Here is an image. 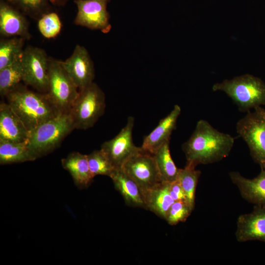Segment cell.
Wrapping results in <instances>:
<instances>
[{
    "label": "cell",
    "instance_id": "1",
    "mask_svg": "<svg viewBox=\"0 0 265 265\" xmlns=\"http://www.w3.org/2000/svg\"><path fill=\"white\" fill-rule=\"evenodd\" d=\"M234 143L232 135L218 131L205 120H200L182 145L186 164L196 167L219 161L228 157Z\"/></svg>",
    "mask_w": 265,
    "mask_h": 265
},
{
    "label": "cell",
    "instance_id": "2",
    "mask_svg": "<svg viewBox=\"0 0 265 265\" xmlns=\"http://www.w3.org/2000/svg\"><path fill=\"white\" fill-rule=\"evenodd\" d=\"M6 97L28 131L61 112L46 93L33 92L20 84Z\"/></svg>",
    "mask_w": 265,
    "mask_h": 265
},
{
    "label": "cell",
    "instance_id": "3",
    "mask_svg": "<svg viewBox=\"0 0 265 265\" xmlns=\"http://www.w3.org/2000/svg\"><path fill=\"white\" fill-rule=\"evenodd\" d=\"M74 129L70 112H61L28 131L27 145L36 159L56 148Z\"/></svg>",
    "mask_w": 265,
    "mask_h": 265
},
{
    "label": "cell",
    "instance_id": "4",
    "mask_svg": "<svg viewBox=\"0 0 265 265\" xmlns=\"http://www.w3.org/2000/svg\"><path fill=\"white\" fill-rule=\"evenodd\" d=\"M212 89L225 92L241 112H247L265 105V83L250 74L225 80L214 84Z\"/></svg>",
    "mask_w": 265,
    "mask_h": 265
},
{
    "label": "cell",
    "instance_id": "5",
    "mask_svg": "<svg viewBox=\"0 0 265 265\" xmlns=\"http://www.w3.org/2000/svg\"><path fill=\"white\" fill-rule=\"evenodd\" d=\"M105 95L100 87L93 82L79 90L70 114L75 129L86 130L92 127L104 114Z\"/></svg>",
    "mask_w": 265,
    "mask_h": 265
},
{
    "label": "cell",
    "instance_id": "6",
    "mask_svg": "<svg viewBox=\"0 0 265 265\" xmlns=\"http://www.w3.org/2000/svg\"><path fill=\"white\" fill-rule=\"evenodd\" d=\"M236 131L247 145L250 155L265 170V109L258 106L237 123Z\"/></svg>",
    "mask_w": 265,
    "mask_h": 265
},
{
    "label": "cell",
    "instance_id": "7",
    "mask_svg": "<svg viewBox=\"0 0 265 265\" xmlns=\"http://www.w3.org/2000/svg\"><path fill=\"white\" fill-rule=\"evenodd\" d=\"M79 89L63 67L61 61L49 57L48 87L46 93L61 112H69Z\"/></svg>",
    "mask_w": 265,
    "mask_h": 265
},
{
    "label": "cell",
    "instance_id": "8",
    "mask_svg": "<svg viewBox=\"0 0 265 265\" xmlns=\"http://www.w3.org/2000/svg\"><path fill=\"white\" fill-rule=\"evenodd\" d=\"M121 168L138 185L144 193L161 182L153 155L141 147Z\"/></svg>",
    "mask_w": 265,
    "mask_h": 265
},
{
    "label": "cell",
    "instance_id": "9",
    "mask_svg": "<svg viewBox=\"0 0 265 265\" xmlns=\"http://www.w3.org/2000/svg\"><path fill=\"white\" fill-rule=\"evenodd\" d=\"M49 57L44 50L28 46L22 55L24 70L23 81L43 93L48 87Z\"/></svg>",
    "mask_w": 265,
    "mask_h": 265
},
{
    "label": "cell",
    "instance_id": "10",
    "mask_svg": "<svg viewBox=\"0 0 265 265\" xmlns=\"http://www.w3.org/2000/svg\"><path fill=\"white\" fill-rule=\"evenodd\" d=\"M109 0H75L78 12L76 25L108 33L111 28L107 5Z\"/></svg>",
    "mask_w": 265,
    "mask_h": 265
},
{
    "label": "cell",
    "instance_id": "11",
    "mask_svg": "<svg viewBox=\"0 0 265 265\" xmlns=\"http://www.w3.org/2000/svg\"><path fill=\"white\" fill-rule=\"evenodd\" d=\"M134 121L133 117H129L126 125L118 134L101 146V149L115 168H121L125 162L140 148L136 146L132 140Z\"/></svg>",
    "mask_w": 265,
    "mask_h": 265
},
{
    "label": "cell",
    "instance_id": "12",
    "mask_svg": "<svg viewBox=\"0 0 265 265\" xmlns=\"http://www.w3.org/2000/svg\"><path fill=\"white\" fill-rule=\"evenodd\" d=\"M61 63L79 90L93 82V62L84 47L76 45L72 55Z\"/></svg>",
    "mask_w": 265,
    "mask_h": 265
},
{
    "label": "cell",
    "instance_id": "13",
    "mask_svg": "<svg viewBox=\"0 0 265 265\" xmlns=\"http://www.w3.org/2000/svg\"><path fill=\"white\" fill-rule=\"evenodd\" d=\"M235 235L239 242L259 240L265 243V206L255 205L252 212L239 215Z\"/></svg>",
    "mask_w": 265,
    "mask_h": 265
},
{
    "label": "cell",
    "instance_id": "14",
    "mask_svg": "<svg viewBox=\"0 0 265 265\" xmlns=\"http://www.w3.org/2000/svg\"><path fill=\"white\" fill-rule=\"evenodd\" d=\"M0 33L3 36L20 37L25 40L31 37L23 13L3 0L0 1Z\"/></svg>",
    "mask_w": 265,
    "mask_h": 265
},
{
    "label": "cell",
    "instance_id": "15",
    "mask_svg": "<svg viewBox=\"0 0 265 265\" xmlns=\"http://www.w3.org/2000/svg\"><path fill=\"white\" fill-rule=\"evenodd\" d=\"M181 112V107L178 105H175L171 111L161 119L158 126L144 137L141 148L154 154L165 143L170 141Z\"/></svg>",
    "mask_w": 265,
    "mask_h": 265
},
{
    "label": "cell",
    "instance_id": "16",
    "mask_svg": "<svg viewBox=\"0 0 265 265\" xmlns=\"http://www.w3.org/2000/svg\"><path fill=\"white\" fill-rule=\"evenodd\" d=\"M232 183L238 188L242 197L255 205L265 206V170L253 179L242 176L237 171L229 174Z\"/></svg>",
    "mask_w": 265,
    "mask_h": 265
},
{
    "label": "cell",
    "instance_id": "17",
    "mask_svg": "<svg viewBox=\"0 0 265 265\" xmlns=\"http://www.w3.org/2000/svg\"><path fill=\"white\" fill-rule=\"evenodd\" d=\"M28 131L7 103L0 104V140L15 142L27 141Z\"/></svg>",
    "mask_w": 265,
    "mask_h": 265
},
{
    "label": "cell",
    "instance_id": "18",
    "mask_svg": "<svg viewBox=\"0 0 265 265\" xmlns=\"http://www.w3.org/2000/svg\"><path fill=\"white\" fill-rule=\"evenodd\" d=\"M110 178L127 205L146 209L143 191L122 168L115 169Z\"/></svg>",
    "mask_w": 265,
    "mask_h": 265
},
{
    "label": "cell",
    "instance_id": "19",
    "mask_svg": "<svg viewBox=\"0 0 265 265\" xmlns=\"http://www.w3.org/2000/svg\"><path fill=\"white\" fill-rule=\"evenodd\" d=\"M61 164L79 188L87 187L92 182L94 177L90 170L87 155L79 152L71 153L62 159Z\"/></svg>",
    "mask_w": 265,
    "mask_h": 265
},
{
    "label": "cell",
    "instance_id": "20",
    "mask_svg": "<svg viewBox=\"0 0 265 265\" xmlns=\"http://www.w3.org/2000/svg\"><path fill=\"white\" fill-rule=\"evenodd\" d=\"M170 183L160 182L144 192L146 209L164 218L175 201L170 194Z\"/></svg>",
    "mask_w": 265,
    "mask_h": 265
},
{
    "label": "cell",
    "instance_id": "21",
    "mask_svg": "<svg viewBox=\"0 0 265 265\" xmlns=\"http://www.w3.org/2000/svg\"><path fill=\"white\" fill-rule=\"evenodd\" d=\"M36 158L31 154L27 145V141L15 142L0 140V164L33 161Z\"/></svg>",
    "mask_w": 265,
    "mask_h": 265
},
{
    "label": "cell",
    "instance_id": "22",
    "mask_svg": "<svg viewBox=\"0 0 265 265\" xmlns=\"http://www.w3.org/2000/svg\"><path fill=\"white\" fill-rule=\"evenodd\" d=\"M153 155L161 182L171 183L175 181L179 168H177L172 158L169 141L165 143Z\"/></svg>",
    "mask_w": 265,
    "mask_h": 265
},
{
    "label": "cell",
    "instance_id": "23",
    "mask_svg": "<svg viewBox=\"0 0 265 265\" xmlns=\"http://www.w3.org/2000/svg\"><path fill=\"white\" fill-rule=\"evenodd\" d=\"M24 70L22 55L16 60L0 70V94L6 95L23 80Z\"/></svg>",
    "mask_w": 265,
    "mask_h": 265
},
{
    "label": "cell",
    "instance_id": "24",
    "mask_svg": "<svg viewBox=\"0 0 265 265\" xmlns=\"http://www.w3.org/2000/svg\"><path fill=\"white\" fill-rule=\"evenodd\" d=\"M196 167L186 165L180 169L177 180L183 189L186 203L193 210L195 206V192L201 171Z\"/></svg>",
    "mask_w": 265,
    "mask_h": 265
},
{
    "label": "cell",
    "instance_id": "25",
    "mask_svg": "<svg viewBox=\"0 0 265 265\" xmlns=\"http://www.w3.org/2000/svg\"><path fill=\"white\" fill-rule=\"evenodd\" d=\"M20 37L2 39L0 41V70L18 59L22 54L24 41Z\"/></svg>",
    "mask_w": 265,
    "mask_h": 265
},
{
    "label": "cell",
    "instance_id": "26",
    "mask_svg": "<svg viewBox=\"0 0 265 265\" xmlns=\"http://www.w3.org/2000/svg\"><path fill=\"white\" fill-rule=\"evenodd\" d=\"M87 159L90 170L93 177L97 175H105L110 177L116 169L101 149L95 150L88 155Z\"/></svg>",
    "mask_w": 265,
    "mask_h": 265
},
{
    "label": "cell",
    "instance_id": "27",
    "mask_svg": "<svg viewBox=\"0 0 265 265\" xmlns=\"http://www.w3.org/2000/svg\"><path fill=\"white\" fill-rule=\"evenodd\" d=\"M13 6L24 14L39 19L49 12L48 0H7Z\"/></svg>",
    "mask_w": 265,
    "mask_h": 265
},
{
    "label": "cell",
    "instance_id": "28",
    "mask_svg": "<svg viewBox=\"0 0 265 265\" xmlns=\"http://www.w3.org/2000/svg\"><path fill=\"white\" fill-rule=\"evenodd\" d=\"M38 28L46 38L56 37L61 29V22L58 15L54 12H48L42 16L38 22Z\"/></svg>",
    "mask_w": 265,
    "mask_h": 265
},
{
    "label": "cell",
    "instance_id": "29",
    "mask_svg": "<svg viewBox=\"0 0 265 265\" xmlns=\"http://www.w3.org/2000/svg\"><path fill=\"white\" fill-rule=\"evenodd\" d=\"M193 209L185 201H175L169 209L165 220L171 225L185 221Z\"/></svg>",
    "mask_w": 265,
    "mask_h": 265
},
{
    "label": "cell",
    "instance_id": "30",
    "mask_svg": "<svg viewBox=\"0 0 265 265\" xmlns=\"http://www.w3.org/2000/svg\"><path fill=\"white\" fill-rule=\"evenodd\" d=\"M169 191L171 197L175 201H185L186 202L184 191L177 179L170 183Z\"/></svg>",
    "mask_w": 265,
    "mask_h": 265
},
{
    "label": "cell",
    "instance_id": "31",
    "mask_svg": "<svg viewBox=\"0 0 265 265\" xmlns=\"http://www.w3.org/2000/svg\"><path fill=\"white\" fill-rule=\"evenodd\" d=\"M68 0H51L52 2L59 5L63 4Z\"/></svg>",
    "mask_w": 265,
    "mask_h": 265
}]
</instances>
